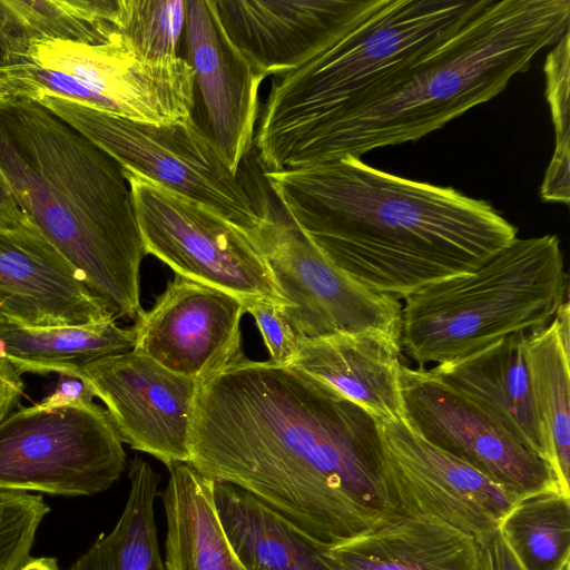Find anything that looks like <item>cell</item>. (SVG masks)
Listing matches in <instances>:
<instances>
[{
	"instance_id": "cell-1",
	"label": "cell",
	"mask_w": 570,
	"mask_h": 570,
	"mask_svg": "<svg viewBox=\"0 0 570 570\" xmlns=\"http://www.w3.org/2000/svg\"><path fill=\"white\" fill-rule=\"evenodd\" d=\"M188 463L326 548L419 514L377 419L298 368L245 354L199 382Z\"/></svg>"
},
{
	"instance_id": "cell-2",
	"label": "cell",
	"mask_w": 570,
	"mask_h": 570,
	"mask_svg": "<svg viewBox=\"0 0 570 570\" xmlns=\"http://www.w3.org/2000/svg\"><path fill=\"white\" fill-rule=\"evenodd\" d=\"M264 178L333 265L396 298L472 273L517 238V228L485 200L351 156Z\"/></svg>"
},
{
	"instance_id": "cell-3",
	"label": "cell",
	"mask_w": 570,
	"mask_h": 570,
	"mask_svg": "<svg viewBox=\"0 0 570 570\" xmlns=\"http://www.w3.org/2000/svg\"><path fill=\"white\" fill-rule=\"evenodd\" d=\"M0 171L89 291L135 321L146 253L120 164L40 104L11 98L0 102Z\"/></svg>"
},
{
	"instance_id": "cell-4",
	"label": "cell",
	"mask_w": 570,
	"mask_h": 570,
	"mask_svg": "<svg viewBox=\"0 0 570 570\" xmlns=\"http://www.w3.org/2000/svg\"><path fill=\"white\" fill-rule=\"evenodd\" d=\"M569 0H488L395 79L296 146L279 170L421 139L498 96L569 32Z\"/></svg>"
},
{
	"instance_id": "cell-5",
	"label": "cell",
	"mask_w": 570,
	"mask_h": 570,
	"mask_svg": "<svg viewBox=\"0 0 570 570\" xmlns=\"http://www.w3.org/2000/svg\"><path fill=\"white\" fill-rule=\"evenodd\" d=\"M488 0H372L332 45L277 77L255 129L264 173L458 31Z\"/></svg>"
},
{
	"instance_id": "cell-6",
	"label": "cell",
	"mask_w": 570,
	"mask_h": 570,
	"mask_svg": "<svg viewBox=\"0 0 570 570\" xmlns=\"http://www.w3.org/2000/svg\"><path fill=\"white\" fill-rule=\"evenodd\" d=\"M567 285L556 235L517 237L474 272L404 298L401 348L424 367L544 327L566 302Z\"/></svg>"
},
{
	"instance_id": "cell-7",
	"label": "cell",
	"mask_w": 570,
	"mask_h": 570,
	"mask_svg": "<svg viewBox=\"0 0 570 570\" xmlns=\"http://www.w3.org/2000/svg\"><path fill=\"white\" fill-rule=\"evenodd\" d=\"M40 104L116 159L168 189L213 208L245 230L262 222L261 203L222 149L193 117L168 125L132 121L72 100L41 95Z\"/></svg>"
},
{
	"instance_id": "cell-8",
	"label": "cell",
	"mask_w": 570,
	"mask_h": 570,
	"mask_svg": "<svg viewBox=\"0 0 570 570\" xmlns=\"http://www.w3.org/2000/svg\"><path fill=\"white\" fill-rule=\"evenodd\" d=\"M126 468L122 441L92 402L18 406L0 421V491L88 497Z\"/></svg>"
},
{
	"instance_id": "cell-9",
	"label": "cell",
	"mask_w": 570,
	"mask_h": 570,
	"mask_svg": "<svg viewBox=\"0 0 570 570\" xmlns=\"http://www.w3.org/2000/svg\"><path fill=\"white\" fill-rule=\"evenodd\" d=\"M122 170L146 254L176 275L240 301L263 299L286 306L263 255L245 230L203 203Z\"/></svg>"
},
{
	"instance_id": "cell-10",
	"label": "cell",
	"mask_w": 570,
	"mask_h": 570,
	"mask_svg": "<svg viewBox=\"0 0 570 570\" xmlns=\"http://www.w3.org/2000/svg\"><path fill=\"white\" fill-rule=\"evenodd\" d=\"M247 235L263 255L299 338L371 331L400 337L399 298L362 286L333 265L283 208L268 203L261 224Z\"/></svg>"
},
{
	"instance_id": "cell-11",
	"label": "cell",
	"mask_w": 570,
	"mask_h": 570,
	"mask_svg": "<svg viewBox=\"0 0 570 570\" xmlns=\"http://www.w3.org/2000/svg\"><path fill=\"white\" fill-rule=\"evenodd\" d=\"M404 421L423 440L521 498L559 490L549 464L431 370L401 366Z\"/></svg>"
},
{
	"instance_id": "cell-12",
	"label": "cell",
	"mask_w": 570,
	"mask_h": 570,
	"mask_svg": "<svg viewBox=\"0 0 570 570\" xmlns=\"http://www.w3.org/2000/svg\"><path fill=\"white\" fill-rule=\"evenodd\" d=\"M78 379L106 405L122 443L167 468L189 461L198 381L132 350L83 366Z\"/></svg>"
},
{
	"instance_id": "cell-13",
	"label": "cell",
	"mask_w": 570,
	"mask_h": 570,
	"mask_svg": "<svg viewBox=\"0 0 570 570\" xmlns=\"http://www.w3.org/2000/svg\"><path fill=\"white\" fill-rule=\"evenodd\" d=\"M68 73L105 98L114 115L157 126L187 119L195 107V75L183 57L163 63L136 59L117 35L104 43L43 40L27 58Z\"/></svg>"
},
{
	"instance_id": "cell-14",
	"label": "cell",
	"mask_w": 570,
	"mask_h": 570,
	"mask_svg": "<svg viewBox=\"0 0 570 570\" xmlns=\"http://www.w3.org/2000/svg\"><path fill=\"white\" fill-rule=\"evenodd\" d=\"M245 313L239 298L175 274L154 306L135 318L132 351L202 382L244 354Z\"/></svg>"
},
{
	"instance_id": "cell-15",
	"label": "cell",
	"mask_w": 570,
	"mask_h": 570,
	"mask_svg": "<svg viewBox=\"0 0 570 570\" xmlns=\"http://www.w3.org/2000/svg\"><path fill=\"white\" fill-rule=\"evenodd\" d=\"M380 426L392 469L417 513L433 515L479 543L499 531L522 499L423 440L404 419L380 421Z\"/></svg>"
},
{
	"instance_id": "cell-16",
	"label": "cell",
	"mask_w": 570,
	"mask_h": 570,
	"mask_svg": "<svg viewBox=\"0 0 570 570\" xmlns=\"http://www.w3.org/2000/svg\"><path fill=\"white\" fill-rule=\"evenodd\" d=\"M0 314L32 327L82 326L115 318L27 215L16 226H0Z\"/></svg>"
},
{
	"instance_id": "cell-17",
	"label": "cell",
	"mask_w": 570,
	"mask_h": 570,
	"mask_svg": "<svg viewBox=\"0 0 570 570\" xmlns=\"http://www.w3.org/2000/svg\"><path fill=\"white\" fill-rule=\"evenodd\" d=\"M186 56L200 94L206 130L234 173L254 146L259 87L265 77L226 33L215 0H186Z\"/></svg>"
},
{
	"instance_id": "cell-18",
	"label": "cell",
	"mask_w": 570,
	"mask_h": 570,
	"mask_svg": "<svg viewBox=\"0 0 570 570\" xmlns=\"http://www.w3.org/2000/svg\"><path fill=\"white\" fill-rule=\"evenodd\" d=\"M372 0H215L233 43L266 78L282 77L332 45Z\"/></svg>"
},
{
	"instance_id": "cell-19",
	"label": "cell",
	"mask_w": 570,
	"mask_h": 570,
	"mask_svg": "<svg viewBox=\"0 0 570 570\" xmlns=\"http://www.w3.org/2000/svg\"><path fill=\"white\" fill-rule=\"evenodd\" d=\"M400 337L382 332L299 338L301 370L380 421L404 419Z\"/></svg>"
},
{
	"instance_id": "cell-20",
	"label": "cell",
	"mask_w": 570,
	"mask_h": 570,
	"mask_svg": "<svg viewBox=\"0 0 570 570\" xmlns=\"http://www.w3.org/2000/svg\"><path fill=\"white\" fill-rule=\"evenodd\" d=\"M527 335L515 333L431 371L493 417L510 435L549 464L527 363ZM550 466V465H549Z\"/></svg>"
},
{
	"instance_id": "cell-21",
	"label": "cell",
	"mask_w": 570,
	"mask_h": 570,
	"mask_svg": "<svg viewBox=\"0 0 570 570\" xmlns=\"http://www.w3.org/2000/svg\"><path fill=\"white\" fill-rule=\"evenodd\" d=\"M337 570H480L476 540L425 513L328 549Z\"/></svg>"
},
{
	"instance_id": "cell-22",
	"label": "cell",
	"mask_w": 570,
	"mask_h": 570,
	"mask_svg": "<svg viewBox=\"0 0 570 570\" xmlns=\"http://www.w3.org/2000/svg\"><path fill=\"white\" fill-rule=\"evenodd\" d=\"M225 533L247 570H337L328 549L247 491L214 481Z\"/></svg>"
},
{
	"instance_id": "cell-23",
	"label": "cell",
	"mask_w": 570,
	"mask_h": 570,
	"mask_svg": "<svg viewBox=\"0 0 570 570\" xmlns=\"http://www.w3.org/2000/svg\"><path fill=\"white\" fill-rule=\"evenodd\" d=\"M160 493L167 521L166 570H247L232 547L214 501V480L188 462L168 466Z\"/></svg>"
},
{
	"instance_id": "cell-24",
	"label": "cell",
	"mask_w": 570,
	"mask_h": 570,
	"mask_svg": "<svg viewBox=\"0 0 570 570\" xmlns=\"http://www.w3.org/2000/svg\"><path fill=\"white\" fill-rule=\"evenodd\" d=\"M0 340L6 358L20 374H59L78 377L81 368L100 358L129 352L132 327L115 318L82 326L32 327L9 322L0 314Z\"/></svg>"
},
{
	"instance_id": "cell-25",
	"label": "cell",
	"mask_w": 570,
	"mask_h": 570,
	"mask_svg": "<svg viewBox=\"0 0 570 570\" xmlns=\"http://www.w3.org/2000/svg\"><path fill=\"white\" fill-rule=\"evenodd\" d=\"M115 10L116 0H0L1 65L24 60L38 41H111Z\"/></svg>"
},
{
	"instance_id": "cell-26",
	"label": "cell",
	"mask_w": 570,
	"mask_h": 570,
	"mask_svg": "<svg viewBox=\"0 0 570 570\" xmlns=\"http://www.w3.org/2000/svg\"><path fill=\"white\" fill-rule=\"evenodd\" d=\"M128 478L129 493L115 527L100 534L67 570H166L154 509L159 474L135 456Z\"/></svg>"
},
{
	"instance_id": "cell-27",
	"label": "cell",
	"mask_w": 570,
	"mask_h": 570,
	"mask_svg": "<svg viewBox=\"0 0 570 570\" xmlns=\"http://www.w3.org/2000/svg\"><path fill=\"white\" fill-rule=\"evenodd\" d=\"M569 361L551 321L527 335V363L535 410L558 489L570 497Z\"/></svg>"
},
{
	"instance_id": "cell-28",
	"label": "cell",
	"mask_w": 570,
	"mask_h": 570,
	"mask_svg": "<svg viewBox=\"0 0 570 570\" xmlns=\"http://www.w3.org/2000/svg\"><path fill=\"white\" fill-rule=\"evenodd\" d=\"M499 533L521 570H564L570 563V497L559 490L519 500Z\"/></svg>"
},
{
	"instance_id": "cell-29",
	"label": "cell",
	"mask_w": 570,
	"mask_h": 570,
	"mask_svg": "<svg viewBox=\"0 0 570 570\" xmlns=\"http://www.w3.org/2000/svg\"><path fill=\"white\" fill-rule=\"evenodd\" d=\"M186 21V0H116L115 32L145 62L177 59Z\"/></svg>"
},
{
	"instance_id": "cell-30",
	"label": "cell",
	"mask_w": 570,
	"mask_h": 570,
	"mask_svg": "<svg viewBox=\"0 0 570 570\" xmlns=\"http://www.w3.org/2000/svg\"><path fill=\"white\" fill-rule=\"evenodd\" d=\"M569 32L546 59V97L556 132V148L540 188L544 202L569 204L570 199V102Z\"/></svg>"
},
{
	"instance_id": "cell-31",
	"label": "cell",
	"mask_w": 570,
	"mask_h": 570,
	"mask_svg": "<svg viewBox=\"0 0 570 570\" xmlns=\"http://www.w3.org/2000/svg\"><path fill=\"white\" fill-rule=\"evenodd\" d=\"M0 85L10 98L33 101L41 95H49L114 115L111 105L80 80L30 60L1 65Z\"/></svg>"
},
{
	"instance_id": "cell-32",
	"label": "cell",
	"mask_w": 570,
	"mask_h": 570,
	"mask_svg": "<svg viewBox=\"0 0 570 570\" xmlns=\"http://www.w3.org/2000/svg\"><path fill=\"white\" fill-rule=\"evenodd\" d=\"M49 511L39 494L0 491V570H18L30 557Z\"/></svg>"
},
{
	"instance_id": "cell-33",
	"label": "cell",
	"mask_w": 570,
	"mask_h": 570,
	"mask_svg": "<svg viewBox=\"0 0 570 570\" xmlns=\"http://www.w3.org/2000/svg\"><path fill=\"white\" fill-rule=\"evenodd\" d=\"M250 314L269 353L272 364L291 367L298 356L299 337L285 317L282 305L263 301H242Z\"/></svg>"
},
{
	"instance_id": "cell-34",
	"label": "cell",
	"mask_w": 570,
	"mask_h": 570,
	"mask_svg": "<svg viewBox=\"0 0 570 570\" xmlns=\"http://www.w3.org/2000/svg\"><path fill=\"white\" fill-rule=\"evenodd\" d=\"M479 556L480 570H521L499 531L479 542Z\"/></svg>"
},
{
	"instance_id": "cell-35",
	"label": "cell",
	"mask_w": 570,
	"mask_h": 570,
	"mask_svg": "<svg viewBox=\"0 0 570 570\" xmlns=\"http://www.w3.org/2000/svg\"><path fill=\"white\" fill-rule=\"evenodd\" d=\"M23 391L21 375L6 357H0V421L20 403Z\"/></svg>"
},
{
	"instance_id": "cell-36",
	"label": "cell",
	"mask_w": 570,
	"mask_h": 570,
	"mask_svg": "<svg viewBox=\"0 0 570 570\" xmlns=\"http://www.w3.org/2000/svg\"><path fill=\"white\" fill-rule=\"evenodd\" d=\"M94 397L91 390L81 379L60 375L55 392L39 403L46 406H58L92 402Z\"/></svg>"
},
{
	"instance_id": "cell-37",
	"label": "cell",
	"mask_w": 570,
	"mask_h": 570,
	"mask_svg": "<svg viewBox=\"0 0 570 570\" xmlns=\"http://www.w3.org/2000/svg\"><path fill=\"white\" fill-rule=\"evenodd\" d=\"M24 218L26 214L19 207L12 191L0 171V226H16Z\"/></svg>"
},
{
	"instance_id": "cell-38",
	"label": "cell",
	"mask_w": 570,
	"mask_h": 570,
	"mask_svg": "<svg viewBox=\"0 0 570 570\" xmlns=\"http://www.w3.org/2000/svg\"><path fill=\"white\" fill-rule=\"evenodd\" d=\"M18 570H60V568L55 558L29 557Z\"/></svg>"
},
{
	"instance_id": "cell-39",
	"label": "cell",
	"mask_w": 570,
	"mask_h": 570,
	"mask_svg": "<svg viewBox=\"0 0 570 570\" xmlns=\"http://www.w3.org/2000/svg\"><path fill=\"white\" fill-rule=\"evenodd\" d=\"M10 99L11 98L8 96V94L3 90V88L0 85V102H6Z\"/></svg>"
},
{
	"instance_id": "cell-40",
	"label": "cell",
	"mask_w": 570,
	"mask_h": 570,
	"mask_svg": "<svg viewBox=\"0 0 570 570\" xmlns=\"http://www.w3.org/2000/svg\"><path fill=\"white\" fill-rule=\"evenodd\" d=\"M6 356V346L2 340H0V357Z\"/></svg>"
},
{
	"instance_id": "cell-41",
	"label": "cell",
	"mask_w": 570,
	"mask_h": 570,
	"mask_svg": "<svg viewBox=\"0 0 570 570\" xmlns=\"http://www.w3.org/2000/svg\"><path fill=\"white\" fill-rule=\"evenodd\" d=\"M564 570H570V563L566 566Z\"/></svg>"
},
{
	"instance_id": "cell-42",
	"label": "cell",
	"mask_w": 570,
	"mask_h": 570,
	"mask_svg": "<svg viewBox=\"0 0 570 570\" xmlns=\"http://www.w3.org/2000/svg\"><path fill=\"white\" fill-rule=\"evenodd\" d=\"M0 66H1V60H0Z\"/></svg>"
}]
</instances>
